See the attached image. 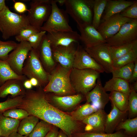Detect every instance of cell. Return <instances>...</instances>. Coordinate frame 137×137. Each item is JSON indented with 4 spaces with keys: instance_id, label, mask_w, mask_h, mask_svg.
I'll use <instances>...</instances> for the list:
<instances>
[{
    "instance_id": "1",
    "label": "cell",
    "mask_w": 137,
    "mask_h": 137,
    "mask_svg": "<svg viewBox=\"0 0 137 137\" xmlns=\"http://www.w3.org/2000/svg\"><path fill=\"white\" fill-rule=\"evenodd\" d=\"M43 89L26 90L18 108L26 110L35 116L60 128L68 137L75 133L85 131L81 122L74 121L71 115L59 109L47 100Z\"/></svg>"
},
{
    "instance_id": "2",
    "label": "cell",
    "mask_w": 137,
    "mask_h": 137,
    "mask_svg": "<svg viewBox=\"0 0 137 137\" xmlns=\"http://www.w3.org/2000/svg\"><path fill=\"white\" fill-rule=\"evenodd\" d=\"M72 68H66L61 65L58 66L49 75L48 82L43 89L44 92H53L59 96L75 94L70 79Z\"/></svg>"
},
{
    "instance_id": "3",
    "label": "cell",
    "mask_w": 137,
    "mask_h": 137,
    "mask_svg": "<svg viewBox=\"0 0 137 137\" xmlns=\"http://www.w3.org/2000/svg\"><path fill=\"white\" fill-rule=\"evenodd\" d=\"M30 25L27 15L13 12L6 6L0 12V31L4 40L15 36L21 29Z\"/></svg>"
},
{
    "instance_id": "4",
    "label": "cell",
    "mask_w": 137,
    "mask_h": 137,
    "mask_svg": "<svg viewBox=\"0 0 137 137\" xmlns=\"http://www.w3.org/2000/svg\"><path fill=\"white\" fill-rule=\"evenodd\" d=\"M100 73L92 69L72 68L70 75L71 85L76 93L85 96L95 86Z\"/></svg>"
},
{
    "instance_id": "5",
    "label": "cell",
    "mask_w": 137,
    "mask_h": 137,
    "mask_svg": "<svg viewBox=\"0 0 137 137\" xmlns=\"http://www.w3.org/2000/svg\"><path fill=\"white\" fill-rule=\"evenodd\" d=\"M93 2L92 0H65V12L77 25L92 24Z\"/></svg>"
},
{
    "instance_id": "6",
    "label": "cell",
    "mask_w": 137,
    "mask_h": 137,
    "mask_svg": "<svg viewBox=\"0 0 137 137\" xmlns=\"http://www.w3.org/2000/svg\"><path fill=\"white\" fill-rule=\"evenodd\" d=\"M22 73L28 79H36L40 86L46 85L49 81V75L44 68L37 50L32 48L24 63Z\"/></svg>"
},
{
    "instance_id": "7",
    "label": "cell",
    "mask_w": 137,
    "mask_h": 137,
    "mask_svg": "<svg viewBox=\"0 0 137 137\" xmlns=\"http://www.w3.org/2000/svg\"><path fill=\"white\" fill-rule=\"evenodd\" d=\"M51 1L33 0L30 3L27 16L30 24L39 31L51 14Z\"/></svg>"
},
{
    "instance_id": "8",
    "label": "cell",
    "mask_w": 137,
    "mask_h": 137,
    "mask_svg": "<svg viewBox=\"0 0 137 137\" xmlns=\"http://www.w3.org/2000/svg\"><path fill=\"white\" fill-rule=\"evenodd\" d=\"M51 14L41 27V31L51 33L73 30L65 12L58 7L55 0L51 1Z\"/></svg>"
},
{
    "instance_id": "9",
    "label": "cell",
    "mask_w": 137,
    "mask_h": 137,
    "mask_svg": "<svg viewBox=\"0 0 137 137\" xmlns=\"http://www.w3.org/2000/svg\"><path fill=\"white\" fill-rule=\"evenodd\" d=\"M137 40V19H132L123 24L115 35L106 40L109 46H114L129 43Z\"/></svg>"
},
{
    "instance_id": "10",
    "label": "cell",
    "mask_w": 137,
    "mask_h": 137,
    "mask_svg": "<svg viewBox=\"0 0 137 137\" xmlns=\"http://www.w3.org/2000/svg\"><path fill=\"white\" fill-rule=\"evenodd\" d=\"M29 43L24 41L18 44L16 47L9 54L6 60L13 71L18 75H23L22 70L28 53L32 49Z\"/></svg>"
},
{
    "instance_id": "11",
    "label": "cell",
    "mask_w": 137,
    "mask_h": 137,
    "mask_svg": "<svg viewBox=\"0 0 137 137\" xmlns=\"http://www.w3.org/2000/svg\"><path fill=\"white\" fill-rule=\"evenodd\" d=\"M90 55L104 69L107 73H111L114 69L113 61L106 43L92 47L85 48Z\"/></svg>"
},
{
    "instance_id": "12",
    "label": "cell",
    "mask_w": 137,
    "mask_h": 137,
    "mask_svg": "<svg viewBox=\"0 0 137 137\" xmlns=\"http://www.w3.org/2000/svg\"><path fill=\"white\" fill-rule=\"evenodd\" d=\"M132 20L117 14L104 21L97 30L106 40L116 34L123 24Z\"/></svg>"
},
{
    "instance_id": "13",
    "label": "cell",
    "mask_w": 137,
    "mask_h": 137,
    "mask_svg": "<svg viewBox=\"0 0 137 137\" xmlns=\"http://www.w3.org/2000/svg\"><path fill=\"white\" fill-rule=\"evenodd\" d=\"M77 25L80 33V40L84 45L85 48L106 43V40L92 24L84 23Z\"/></svg>"
},
{
    "instance_id": "14",
    "label": "cell",
    "mask_w": 137,
    "mask_h": 137,
    "mask_svg": "<svg viewBox=\"0 0 137 137\" xmlns=\"http://www.w3.org/2000/svg\"><path fill=\"white\" fill-rule=\"evenodd\" d=\"M77 43L74 42L68 46H58L52 48L54 59L63 67L72 68L77 48H76L75 45Z\"/></svg>"
},
{
    "instance_id": "15",
    "label": "cell",
    "mask_w": 137,
    "mask_h": 137,
    "mask_svg": "<svg viewBox=\"0 0 137 137\" xmlns=\"http://www.w3.org/2000/svg\"><path fill=\"white\" fill-rule=\"evenodd\" d=\"M79 70L91 69L100 73H104L103 68L92 58L81 46L78 45L73 67Z\"/></svg>"
},
{
    "instance_id": "16",
    "label": "cell",
    "mask_w": 137,
    "mask_h": 137,
    "mask_svg": "<svg viewBox=\"0 0 137 137\" xmlns=\"http://www.w3.org/2000/svg\"><path fill=\"white\" fill-rule=\"evenodd\" d=\"M86 103H91L97 109H104L109 101V94L105 90L100 78L94 87L85 96Z\"/></svg>"
},
{
    "instance_id": "17",
    "label": "cell",
    "mask_w": 137,
    "mask_h": 137,
    "mask_svg": "<svg viewBox=\"0 0 137 137\" xmlns=\"http://www.w3.org/2000/svg\"><path fill=\"white\" fill-rule=\"evenodd\" d=\"M46 36L51 48L58 46H68L74 42L78 43L80 41V34L73 30L47 32Z\"/></svg>"
},
{
    "instance_id": "18",
    "label": "cell",
    "mask_w": 137,
    "mask_h": 137,
    "mask_svg": "<svg viewBox=\"0 0 137 137\" xmlns=\"http://www.w3.org/2000/svg\"><path fill=\"white\" fill-rule=\"evenodd\" d=\"M107 114L104 109H98L81 122L85 125V132L105 133V124Z\"/></svg>"
},
{
    "instance_id": "19",
    "label": "cell",
    "mask_w": 137,
    "mask_h": 137,
    "mask_svg": "<svg viewBox=\"0 0 137 137\" xmlns=\"http://www.w3.org/2000/svg\"><path fill=\"white\" fill-rule=\"evenodd\" d=\"M24 81L11 79L6 81L0 86V98H5L9 95L13 97L24 95L26 91L23 84Z\"/></svg>"
},
{
    "instance_id": "20",
    "label": "cell",
    "mask_w": 137,
    "mask_h": 137,
    "mask_svg": "<svg viewBox=\"0 0 137 137\" xmlns=\"http://www.w3.org/2000/svg\"><path fill=\"white\" fill-rule=\"evenodd\" d=\"M112 109L110 112L107 114L105 124V133H112L121 122L126 119L128 114L127 112L120 111L111 102Z\"/></svg>"
},
{
    "instance_id": "21",
    "label": "cell",
    "mask_w": 137,
    "mask_h": 137,
    "mask_svg": "<svg viewBox=\"0 0 137 137\" xmlns=\"http://www.w3.org/2000/svg\"><path fill=\"white\" fill-rule=\"evenodd\" d=\"M39 58L44 68H50L55 64L50 43L46 34L37 50Z\"/></svg>"
},
{
    "instance_id": "22",
    "label": "cell",
    "mask_w": 137,
    "mask_h": 137,
    "mask_svg": "<svg viewBox=\"0 0 137 137\" xmlns=\"http://www.w3.org/2000/svg\"><path fill=\"white\" fill-rule=\"evenodd\" d=\"M84 96L80 94L64 96H53V102L59 108L68 110L74 107L83 100Z\"/></svg>"
},
{
    "instance_id": "23",
    "label": "cell",
    "mask_w": 137,
    "mask_h": 137,
    "mask_svg": "<svg viewBox=\"0 0 137 137\" xmlns=\"http://www.w3.org/2000/svg\"><path fill=\"white\" fill-rule=\"evenodd\" d=\"M135 1L108 0L102 17L103 20L104 21L114 15L120 13Z\"/></svg>"
},
{
    "instance_id": "24",
    "label": "cell",
    "mask_w": 137,
    "mask_h": 137,
    "mask_svg": "<svg viewBox=\"0 0 137 137\" xmlns=\"http://www.w3.org/2000/svg\"><path fill=\"white\" fill-rule=\"evenodd\" d=\"M103 87L106 92H120L128 96L131 90L128 81L117 77H112L106 81Z\"/></svg>"
},
{
    "instance_id": "25",
    "label": "cell",
    "mask_w": 137,
    "mask_h": 137,
    "mask_svg": "<svg viewBox=\"0 0 137 137\" xmlns=\"http://www.w3.org/2000/svg\"><path fill=\"white\" fill-rule=\"evenodd\" d=\"M20 120L4 115L0 112V136L8 137L17 132Z\"/></svg>"
},
{
    "instance_id": "26",
    "label": "cell",
    "mask_w": 137,
    "mask_h": 137,
    "mask_svg": "<svg viewBox=\"0 0 137 137\" xmlns=\"http://www.w3.org/2000/svg\"><path fill=\"white\" fill-rule=\"evenodd\" d=\"M27 79L23 75H19L15 73L6 60L0 59V86L9 80H25Z\"/></svg>"
},
{
    "instance_id": "27",
    "label": "cell",
    "mask_w": 137,
    "mask_h": 137,
    "mask_svg": "<svg viewBox=\"0 0 137 137\" xmlns=\"http://www.w3.org/2000/svg\"><path fill=\"white\" fill-rule=\"evenodd\" d=\"M39 119L37 117L29 115L20 122L17 132L21 135L28 136L39 122Z\"/></svg>"
},
{
    "instance_id": "28",
    "label": "cell",
    "mask_w": 137,
    "mask_h": 137,
    "mask_svg": "<svg viewBox=\"0 0 137 137\" xmlns=\"http://www.w3.org/2000/svg\"><path fill=\"white\" fill-rule=\"evenodd\" d=\"M128 97L127 94L118 92L112 91L109 94V100L119 110L123 112L128 111Z\"/></svg>"
},
{
    "instance_id": "29",
    "label": "cell",
    "mask_w": 137,
    "mask_h": 137,
    "mask_svg": "<svg viewBox=\"0 0 137 137\" xmlns=\"http://www.w3.org/2000/svg\"><path fill=\"white\" fill-rule=\"evenodd\" d=\"M98 110L90 103H86L79 107L70 114L75 121L82 122Z\"/></svg>"
},
{
    "instance_id": "30",
    "label": "cell",
    "mask_w": 137,
    "mask_h": 137,
    "mask_svg": "<svg viewBox=\"0 0 137 137\" xmlns=\"http://www.w3.org/2000/svg\"><path fill=\"white\" fill-rule=\"evenodd\" d=\"M107 1L93 0V15L92 24L97 29L100 24L101 18L105 10Z\"/></svg>"
},
{
    "instance_id": "31",
    "label": "cell",
    "mask_w": 137,
    "mask_h": 137,
    "mask_svg": "<svg viewBox=\"0 0 137 137\" xmlns=\"http://www.w3.org/2000/svg\"><path fill=\"white\" fill-rule=\"evenodd\" d=\"M137 44V40L124 44L114 46L108 45V49L112 61L125 54Z\"/></svg>"
},
{
    "instance_id": "32",
    "label": "cell",
    "mask_w": 137,
    "mask_h": 137,
    "mask_svg": "<svg viewBox=\"0 0 137 137\" xmlns=\"http://www.w3.org/2000/svg\"><path fill=\"white\" fill-rule=\"evenodd\" d=\"M122 130L126 134L134 137L137 136V117L126 119L121 122L116 128L115 131Z\"/></svg>"
},
{
    "instance_id": "33",
    "label": "cell",
    "mask_w": 137,
    "mask_h": 137,
    "mask_svg": "<svg viewBox=\"0 0 137 137\" xmlns=\"http://www.w3.org/2000/svg\"><path fill=\"white\" fill-rule=\"evenodd\" d=\"M137 60V44L129 52L113 61L114 68H117Z\"/></svg>"
},
{
    "instance_id": "34",
    "label": "cell",
    "mask_w": 137,
    "mask_h": 137,
    "mask_svg": "<svg viewBox=\"0 0 137 137\" xmlns=\"http://www.w3.org/2000/svg\"><path fill=\"white\" fill-rule=\"evenodd\" d=\"M134 67V62L129 63L117 68H114L111 72L112 77H117L129 81Z\"/></svg>"
},
{
    "instance_id": "35",
    "label": "cell",
    "mask_w": 137,
    "mask_h": 137,
    "mask_svg": "<svg viewBox=\"0 0 137 137\" xmlns=\"http://www.w3.org/2000/svg\"><path fill=\"white\" fill-rule=\"evenodd\" d=\"M53 126L50 124L41 120L37 123L28 137H44Z\"/></svg>"
},
{
    "instance_id": "36",
    "label": "cell",
    "mask_w": 137,
    "mask_h": 137,
    "mask_svg": "<svg viewBox=\"0 0 137 137\" xmlns=\"http://www.w3.org/2000/svg\"><path fill=\"white\" fill-rule=\"evenodd\" d=\"M72 137H135L128 135L121 130L112 133L89 132H78L74 134Z\"/></svg>"
},
{
    "instance_id": "37",
    "label": "cell",
    "mask_w": 137,
    "mask_h": 137,
    "mask_svg": "<svg viewBox=\"0 0 137 137\" xmlns=\"http://www.w3.org/2000/svg\"><path fill=\"white\" fill-rule=\"evenodd\" d=\"M130 88L131 91L128 97V112L129 118H132L137 117V93Z\"/></svg>"
},
{
    "instance_id": "38",
    "label": "cell",
    "mask_w": 137,
    "mask_h": 137,
    "mask_svg": "<svg viewBox=\"0 0 137 137\" xmlns=\"http://www.w3.org/2000/svg\"><path fill=\"white\" fill-rule=\"evenodd\" d=\"M23 96L9 98L4 101L0 102V112L9 109L18 108L21 103Z\"/></svg>"
},
{
    "instance_id": "39",
    "label": "cell",
    "mask_w": 137,
    "mask_h": 137,
    "mask_svg": "<svg viewBox=\"0 0 137 137\" xmlns=\"http://www.w3.org/2000/svg\"><path fill=\"white\" fill-rule=\"evenodd\" d=\"M18 44L14 41H3L0 40V59L6 60L9 53L14 49Z\"/></svg>"
},
{
    "instance_id": "40",
    "label": "cell",
    "mask_w": 137,
    "mask_h": 137,
    "mask_svg": "<svg viewBox=\"0 0 137 137\" xmlns=\"http://www.w3.org/2000/svg\"><path fill=\"white\" fill-rule=\"evenodd\" d=\"M2 113L5 116L19 120H22L29 115L26 110L17 108L9 109Z\"/></svg>"
},
{
    "instance_id": "41",
    "label": "cell",
    "mask_w": 137,
    "mask_h": 137,
    "mask_svg": "<svg viewBox=\"0 0 137 137\" xmlns=\"http://www.w3.org/2000/svg\"><path fill=\"white\" fill-rule=\"evenodd\" d=\"M39 31L30 25L21 29L15 36L16 40L20 42L27 41L28 38L32 35Z\"/></svg>"
},
{
    "instance_id": "42",
    "label": "cell",
    "mask_w": 137,
    "mask_h": 137,
    "mask_svg": "<svg viewBox=\"0 0 137 137\" xmlns=\"http://www.w3.org/2000/svg\"><path fill=\"white\" fill-rule=\"evenodd\" d=\"M46 32L45 31H41L33 34L28 38L27 41L32 48L37 50Z\"/></svg>"
},
{
    "instance_id": "43",
    "label": "cell",
    "mask_w": 137,
    "mask_h": 137,
    "mask_svg": "<svg viewBox=\"0 0 137 137\" xmlns=\"http://www.w3.org/2000/svg\"><path fill=\"white\" fill-rule=\"evenodd\" d=\"M120 13L125 18L132 19H137V1H136Z\"/></svg>"
},
{
    "instance_id": "44",
    "label": "cell",
    "mask_w": 137,
    "mask_h": 137,
    "mask_svg": "<svg viewBox=\"0 0 137 137\" xmlns=\"http://www.w3.org/2000/svg\"><path fill=\"white\" fill-rule=\"evenodd\" d=\"M13 8L16 11L20 13H23L27 11H28L26 5L20 2H15Z\"/></svg>"
},
{
    "instance_id": "45",
    "label": "cell",
    "mask_w": 137,
    "mask_h": 137,
    "mask_svg": "<svg viewBox=\"0 0 137 137\" xmlns=\"http://www.w3.org/2000/svg\"><path fill=\"white\" fill-rule=\"evenodd\" d=\"M137 81V60L134 62V67L131 77L128 81L130 83Z\"/></svg>"
},
{
    "instance_id": "46",
    "label": "cell",
    "mask_w": 137,
    "mask_h": 137,
    "mask_svg": "<svg viewBox=\"0 0 137 137\" xmlns=\"http://www.w3.org/2000/svg\"><path fill=\"white\" fill-rule=\"evenodd\" d=\"M59 131L57 127L54 126L52 130L44 137H57Z\"/></svg>"
},
{
    "instance_id": "47",
    "label": "cell",
    "mask_w": 137,
    "mask_h": 137,
    "mask_svg": "<svg viewBox=\"0 0 137 137\" xmlns=\"http://www.w3.org/2000/svg\"><path fill=\"white\" fill-rule=\"evenodd\" d=\"M23 84L24 87L26 90H31L33 87L29 79H28L24 81Z\"/></svg>"
},
{
    "instance_id": "48",
    "label": "cell",
    "mask_w": 137,
    "mask_h": 137,
    "mask_svg": "<svg viewBox=\"0 0 137 137\" xmlns=\"http://www.w3.org/2000/svg\"><path fill=\"white\" fill-rule=\"evenodd\" d=\"M30 82L33 87H36L39 86V83L38 80L34 78L29 79Z\"/></svg>"
},
{
    "instance_id": "49",
    "label": "cell",
    "mask_w": 137,
    "mask_h": 137,
    "mask_svg": "<svg viewBox=\"0 0 137 137\" xmlns=\"http://www.w3.org/2000/svg\"><path fill=\"white\" fill-rule=\"evenodd\" d=\"M8 137H28V136L22 135L19 134L17 132H14L10 134Z\"/></svg>"
},
{
    "instance_id": "50",
    "label": "cell",
    "mask_w": 137,
    "mask_h": 137,
    "mask_svg": "<svg viewBox=\"0 0 137 137\" xmlns=\"http://www.w3.org/2000/svg\"><path fill=\"white\" fill-rule=\"evenodd\" d=\"M6 6L5 0H0V12Z\"/></svg>"
},
{
    "instance_id": "51",
    "label": "cell",
    "mask_w": 137,
    "mask_h": 137,
    "mask_svg": "<svg viewBox=\"0 0 137 137\" xmlns=\"http://www.w3.org/2000/svg\"><path fill=\"white\" fill-rule=\"evenodd\" d=\"M57 137H68L67 135L62 130L59 131Z\"/></svg>"
},
{
    "instance_id": "52",
    "label": "cell",
    "mask_w": 137,
    "mask_h": 137,
    "mask_svg": "<svg viewBox=\"0 0 137 137\" xmlns=\"http://www.w3.org/2000/svg\"><path fill=\"white\" fill-rule=\"evenodd\" d=\"M132 85H130V88L133 89L135 92H137V81L133 82Z\"/></svg>"
},
{
    "instance_id": "53",
    "label": "cell",
    "mask_w": 137,
    "mask_h": 137,
    "mask_svg": "<svg viewBox=\"0 0 137 137\" xmlns=\"http://www.w3.org/2000/svg\"><path fill=\"white\" fill-rule=\"evenodd\" d=\"M56 3H58L60 6L64 5L65 0H55Z\"/></svg>"
},
{
    "instance_id": "54",
    "label": "cell",
    "mask_w": 137,
    "mask_h": 137,
    "mask_svg": "<svg viewBox=\"0 0 137 137\" xmlns=\"http://www.w3.org/2000/svg\"><path fill=\"white\" fill-rule=\"evenodd\" d=\"M0 137H3V136H0Z\"/></svg>"
},
{
    "instance_id": "55",
    "label": "cell",
    "mask_w": 137,
    "mask_h": 137,
    "mask_svg": "<svg viewBox=\"0 0 137 137\" xmlns=\"http://www.w3.org/2000/svg\"></svg>"
}]
</instances>
